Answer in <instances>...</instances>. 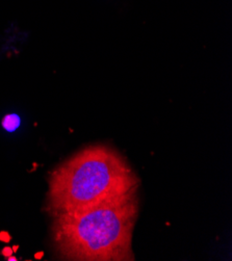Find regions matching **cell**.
Listing matches in <instances>:
<instances>
[{
	"instance_id": "cell-1",
	"label": "cell",
	"mask_w": 232,
	"mask_h": 261,
	"mask_svg": "<svg viewBox=\"0 0 232 261\" xmlns=\"http://www.w3.org/2000/svg\"><path fill=\"white\" fill-rule=\"evenodd\" d=\"M138 215V190L57 214L53 223L56 251L66 260H134L132 243Z\"/></svg>"
},
{
	"instance_id": "cell-2",
	"label": "cell",
	"mask_w": 232,
	"mask_h": 261,
	"mask_svg": "<svg viewBox=\"0 0 232 261\" xmlns=\"http://www.w3.org/2000/svg\"><path fill=\"white\" fill-rule=\"evenodd\" d=\"M139 186L118 151L106 145L88 146L51 173L46 210L53 216L80 210L137 191Z\"/></svg>"
}]
</instances>
